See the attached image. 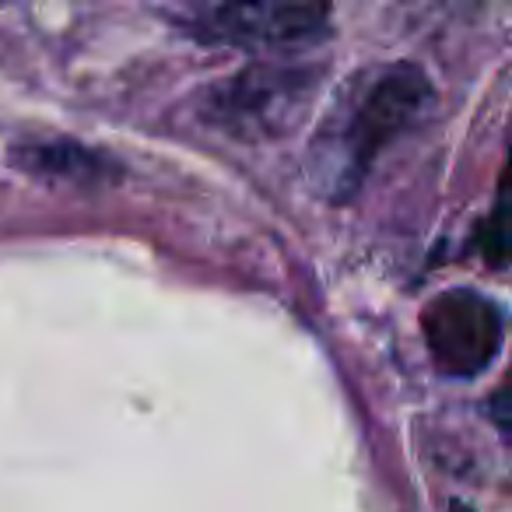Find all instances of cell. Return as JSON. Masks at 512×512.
Instances as JSON below:
<instances>
[{"label": "cell", "instance_id": "7", "mask_svg": "<svg viewBox=\"0 0 512 512\" xmlns=\"http://www.w3.org/2000/svg\"><path fill=\"white\" fill-rule=\"evenodd\" d=\"M505 400H509V397H505V390H498V393H495V418H498V425H502V428H505V421H509V411H505Z\"/></svg>", "mask_w": 512, "mask_h": 512}, {"label": "cell", "instance_id": "8", "mask_svg": "<svg viewBox=\"0 0 512 512\" xmlns=\"http://www.w3.org/2000/svg\"><path fill=\"white\" fill-rule=\"evenodd\" d=\"M449 512H470V509L463 502H453V509H449Z\"/></svg>", "mask_w": 512, "mask_h": 512}, {"label": "cell", "instance_id": "2", "mask_svg": "<svg viewBox=\"0 0 512 512\" xmlns=\"http://www.w3.org/2000/svg\"><path fill=\"white\" fill-rule=\"evenodd\" d=\"M313 88L316 74L306 67L253 64L207 95L204 116L228 134L278 137L302 120Z\"/></svg>", "mask_w": 512, "mask_h": 512}, {"label": "cell", "instance_id": "5", "mask_svg": "<svg viewBox=\"0 0 512 512\" xmlns=\"http://www.w3.org/2000/svg\"><path fill=\"white\" fill-rule=\"evenodd\" d=\"M11 162L29 176L74 186H106L120 176V165L78 141H22L11 148Z\"/></svg>", "mask_w": 512, "mask_h": 512}, {"label": "cell", "instance_id": "1", "mask_svg": "<svg viewBox=\"0 0 512 512\" xmlns=\"http://www.w3.org/2000/svg\"><path fill=\"white\" fill-rule=\"evenodd\" d=\"M432 109V81L414 64H393L362 88L348 109V123H341L334 137H327L320 151L323 176L330 193L348 197L358 190L365 172L372 169L383 148L414 130Z\"/></svg>", "mask_w": 512, "mask_h": 512}, {"label": "cell", "instance_id": "6", "mask_svg": "<svg viewBox=\"0 0 512 512\" xmlns=\"http://www.w3.org/2000/svg\"><path fill=\"white\" fill-rule=\"evenodd\" d=\"M505 204L498 200V207H495V214L488 218V225H484V235H481V249H484V256H488L491 264H502L505 260Z\"/></svg>", "mask_w": 512, "mask_h": 512}, {"label": "cell", "instance_id": "3", "mask_svg": "<svg viewBox=\"0 0 512 512\" xmlns=\"http://www.w3.org/2000/svg\"><path fill=\"white\" fill-rule=\"evenodd\" d=\"M190 29L204 43L242 46V50H299L330 32V8L288 4V0L214 4L193 15Z\"/></svg>", "mask_w": 512, "mask_h": 512}, {"label": "cell", "instance_id": "4", "mask_svg": "<svg viewBox=\"0 0 512 512\" xmlns=\"http://www.w3.org/2000/svg\"><path fill=\"white\" fill-rule=\"evenodd\" d=\"M502 313L484 295L456 288L428 306L425 341L446 376H477L502 348Z\"/></svg>", "mask_w": 512, "mask_h": 512}]
</instances>
